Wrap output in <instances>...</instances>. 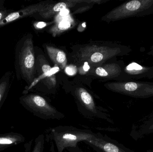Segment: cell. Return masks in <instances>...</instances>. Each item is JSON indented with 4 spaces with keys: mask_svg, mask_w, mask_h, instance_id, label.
<instances>
[{
    "mask_svg": "<svg viewBox=\"0 0 153 152\" xmlns=\"http://www.w3.org/2000/svg\"><path fill=\"white\" fill-rule=\"evenodd\" d=\"M132 51V49L127 46L97 41L74 46L70 59L75 66L80 67L86 64L91 69L101 66L118 56L128 55Z\"/></svg>",
    "mask_w": 153,
    "mask_h": 152,
    "instance_id": "cell-1",
    "label": "cell"
},
{
    "mask_svg": "<svg viewBox=\"0 0 153 152\" xmlns=\"http://www.w3.org/2000/svg\"><path fill=\"white\" fill-rule=\"evenodd\" d=\"M14 66L17 79L25 81L27 86L30 85L35 79L36 71V53L31 34L23 36L17 42Z\"/></svg>",
    "mask_w": 153,
    "mask_h": 152,
    "instance_id": "cell-2",
    "label": "cell"
},
{
    "mask_svg": "<svg viewBox=\"0 0 153 152\" xmlns=\"http://www.w3.org/2000/svg\"><path fill=\"white\" fill-rule=\"evenodd\" d=\"M66 91L73 96L79 113L86 118L91 120H102L112 123L107 111L98 106L91 94L83 86L74 84L67 87Z\"/></svg>",
    "mask_w": 153,
    "mask_h": 152,
    "instance_id": "cell-3",
    "label": "cell"
},
{
    "mask_svg": "<svg viewBox=\"0 0 153 152\" xmlns=\"http://www.w3.org/2000/svg\"><path fill=\"white\" fill-rule=\"evenodd\" d=\"M51 139L54 142L57 152L75 148L78 142L91 138L96 135L89 129H80L72 126H58L49 130Z\"/></svg>",
    "mask_w": 153,
    "mask_h": 152,
    "instance_id": "cell-4",
    "label": "cell"
},
{
    "mask_svg": "<svg viewBox=\"0 0 153 152\" xmlns=\"http://www.w3.org/2000/svg\"><path fill=\"white\" fill-rule=\"evenodd\" d=\"M153 14V0L126 1L102 16V21L109 23L128 18Z\"/></svg>",
    "mask_w": 153,
    "mask_h": 152,
    "instance_id": "cell-5",
    "label": "cell"
},
{
    "mask_svg": "<svg viewBox=\"0 0 153 152\" xmlns=\"http://www.w3.org/2000/svg\"><path fill=\"white\" fill-rule=\"evenodd\" d=\"M20 104L33 115L45 120H60L65 117L44 96L36 93L23 94L19 98Z\"/></svg>",
    "mask_w": 153,
    "mask_h": 152,
    "instance_id": "cell-6",
    "label": "cell"
},
{
    "mask_svg": "<svg viewBox=\"0 0 153 152\" xmlns=\"http://www.w3.org/2000/svg\"><path fill=\"white\" fill-rule=\"evenodd\" d=\"M108 90L114 93L137 98L153 96V83L130 80L109 82L104 84Z\"/></svg>",
    "mask_w": 153,
    "mask_h": 152,
    "instance_id": "cell-7",
    "label": "cell"
},
{
    "mask_svg": "<svg viewBox=\"0 0 153 152\" xmlns=\"http://www.w3.org/2000/svg\"><path fill=\"white\" fill-rule=\"evenodd\" d=\"M40 81H42L49 90L53 89L56 85V77L53 69L45 56L39 54L36 57L35 79L30 85L26 87L23 92V94L28 93Z\"/></svg>",
    "mask_w": 153,
    "mask_h": 152,
    "instance_id": "cell-8",
    "label": "cell"
},
{
    "mask_svg": "<svg viewBox=\"0 0 153 152\" xmlns=\"http://www.w3.org/2000/svg\"><path fill=\"white\" fill-rule=\"evenodd\" d=\"M126 64L123 61H115L92 68L86 74L102 79H113L117 81H124L123 70Z\"/></svg>",
    "mask_w": 153,
    "mask_h": 152,
    "instance_id": "cell-9",
    "label": "cell"
},
{
    "mask_svg": "<svg viewBox=\"0 0 153 152\" xmlns=\"http://www.w3.org/2000/svg\"><path fill=\"white\" fill-rule=\"evenodd\" d=\"M84 142L96 152H128L116 142L100 133Z\"/></svg>",
    "mask_w": 153,
    "mask_h": 152,
    "instance_id": "cell-10",
    "label": "cell"
},
{
    "mask_svg": "<svg viewBox=\"0 0 153 152\" xmlns=\"http://www.w3.org/2000/svg\"><path fill=\"white\" fill-rule=\"evenodd\" d=\"M124 81L146 78L153 79V66H145L135 61L125 65L123 70Z\"/></svg>",
    "mask_w": 153,
    "mask_h": 152,
    "instance_id": "cell-11",
    "label": "cell"
},
{
    "mask_svg": "<svg viewBox=\"0 0 153 152\" xmlns=\"http://www.w3.org/2000/svg\"><path fill=\"white\" fill-rule=\"evenodd\" d=\"M46 2L35 4L24 7L16 12H12L8 14L5 18L0 21V27L6 26L12 22L19 20L28 16L39 13L42 10L45 6L48 4Z\"/></svg>",
    "mask_w": 153,
    "mask_h": 152,
    "instance_id": "cell-12",
    "label": "cell"
},
{
    "mask_svg": "<svg viewBox=\"0 0 153 152\" xmlns=\"http://www.w3.org/2000/svg\"><path fill=\"white\" fill-rule=\"evenodd\" d=\"M87 0H66L56 4L48 3L39 14L44 19H49L63 10L72 8L77 4L87 3Z\"/></svg>",
    "mask_w": 153,
    "mask_h": 152,
    "instance_id": "cell-13",
    "label": "cell"
},
{
    "mask_svg": "<svg viewBox=\"0 0 153 152\" xmlns=\"http://www.w3.org/2000/svg\"><path fill=\"white\" fill-rule=\"evenodd\" d=\"M45 48L49 58L55 65L61 70L65 69L67 65V57L64 51L51 46H46Z\"/></svg>",
    "mask_w": 153,
    "mask_h": 152,
    "instance_id": "cell-14",
    "label": "cell"
},
{
    "mask_svg": "<svg viewBox=\"0 0 153 152\" xmlns=\"http://www.w3.org/2000/svg\"><path fill=\"white\" fill-rule=\"evenodd\" d=\"M25 138L19 133L10 132L0 135V152L24 142Z\"/></svg>",
    "mask_w": 153,
    "mask_h": 152,
    "instance_id": "cell-15",
    "label": "cell"
},
{
    "mask_svg": "<svg viewBox=\"0 0 153 152\" xmlns=\"http://www.w3.org/2000/svg\"><path fill=\"white\" fill-rule=\"evenodd\" d=\"M13 77V72L8 71L0 79V108L7 98Z\"/></svg>",
    "mask_w": 153,
    "mask_h": 152,
    "instance_id": "cell-16",
    "label": "cell"
},
{
    "mask_svg": "<svg viewBox=\"0 0 153 152\" xmlns=\"http://www.w3.org/2000/svg\"><path fill=\"white\" fill-rule=\"evenodd\" d=\"M74 26V21L73 20L70 18L64 19L56 22L50 28L48 32L53 36L56 37L72 28Z\"/></svg>",
    "mask_w": 153,
    "mask_h": 152,
    "instance_id": "cell-17",
    "label": "cell"
},
{
    "mask_svg": "<svg viewBox=\"0 0 153 152\" xmlns=\"http://www.w3.org/2000/svg\"><path fill=\"white\" fill-rule=\"evenodd\" d=\"M45 137L43 134L39 135L35 140L34 147L31 152H44Z\"/></svg>",
    "mask_w": 153,
    "mask_h": 152,
    "instance_id": "cell-18",
    "label": "cell"
},
{
    "mask_svg": "<svg viewBox=\"0 0 153 152\" xmlns=\"http://www.w3.org/2000/svg\"><path fill=\"white\" fill-rule=\"evenodd\" d=\"M78 68L74 64H70L67 65L65 69V73L68 76H73L76 75L77 73Z\"/></svg>",
    "mask_w": 153,
    "mask_h": 152,
    "instance_id": "cell-19",
    "label": "cell"
},
{
    "mask_svg": "<svg viewBox=\"0 0 153 152\" xmlns=\"http://www.w3.org/2000/svg\"><path fill=\"white\" fill-rule=\"evenodd\" d=\"M33 26L36 29H40L45 27L48 24L43 21H36L33 23Z\"/></svg>",
    "mask_w": 153,
    "mask_h": 152,
    "instance_id": "cell-20",
    "label": "cell"
},
{
    "mask_svg": "<svg viewBox=\"0 0 153 152\" xmlns=\"http://www.w3.org/2000/svg\"><path fill=\"white\" fill-rule=\"evenodd\" d=\"M12 12L10 10H0V21L5 18L8 14Z\"/></svg>",
    "mask_w": 153,
    "mask_h": 152,
    "instance_id": "cell-21",
    "label": "cell"
},
{
    "mask_svg": "<svg viewBox=\"0 0 153 152\" xmlns=\"http://www.w3.org/2000/svg\"><path fill=\"white\" fill-rule=\"evenodd\" d=\"M66 150L68 151V152H84L78 145L75 148H70Z\"/></svg>",
    "mask_w": 153,
    "mask_h": 152,
    "instance_id": "cell-22",
    "label": "cell"
},
{
    "mask_svg": "<svg viewBox=\"0 0 153 152\" xmlns=\"http://www.w3.org/2000/svg\"><path fill=\"white\" fill-rule=\"evenodd\" d=\"M147 54L150 56H153V44L150 48L149 51L147 53Z\"/></svg>",
    "mask_w": 153,
    "mask_h": 152,
    "instance_id": "cell-23",
    "label": "cell"
},
{
    "mask_svg": "<svg viewBox=\"0 0 153 152\" xmlns=\"http://www.w3.org/2000/svg\"><path fill=\"white\" fill-rule=\"evenodd\" d=\"M149 130H153V123L149 127Z\"/></svg>",
    "mask_w": 153,
    "mask_h": 152,
    "instance_id": "cell-24",
    "label": "cell"
},
{
    "mask_svg": "<svg viewBox=\"0 0 153 152\" xmlns=\"http://www.w3.org/2000/svg\"><path fill=\"white\" fill-rule=\"evenodd\" d=\"M1 2H2V1H1V0H0V5H1V4H1ZM0 10H1V8H0Z\"/></svg>",
    "mask_w": 153,
    "mask_h": 152,
    "instance_id": "cell-25",
    "label": "cell"
}]
</instances>
